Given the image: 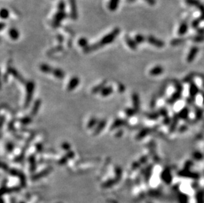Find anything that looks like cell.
I'll list each match as a JSON object with an SVG mask.
<instances>
[{"instance_id": "4fadbf2b", "label": "cell", "mask_w": 204, "mask_h": 203, "mask_svg": "<svg viewBox=\"0 0 204 203\" xmlns=\"http://www.w3.org/2000/svg\"><path fill=\"white\" fill-rule=\"evenodd\" d=\"M40 105H41V100L40 99L36 100L33 105V108H32V109H31V114L32 115V116H34L38 114V112L39 110V109H40Z\"/></svg>"}, {"instance_id": "ab89813d", "label": "cell", "mask_w": 204, "mask_h": 203, "mask_svg": "<svg viewBox=\"0 0 204 203\" xmlns=\"http://www.w3.org/2000/svg\"><path fill=\"white\" fill-rule=\"evenodd\" d=\"M157 114H149V115H147V117H149V119H155L157 118Z\"/></svg>"}, {"instance_id": "277c9868", "label": "cell", "mask_w": 204, "mask_h": 203, "mask_svg": "<svg viewBox=\"0 0 204 203\" xmlns=\"http://www.w3.org/2000/svg\"><path fill=\"white\" fill-rule=\"evenodd\" d=\"M70 6V17L73 20H77L78 18L77 6L76 0H69Z\"/></svg>"}, {"instance_id": "f1b7e54d", "label": "cell", "mask_w": 204, "mask_h": 203, "mask_svg": "<svg viewBox=\"0 0 204 203\" xmlns=\"http://www.w3.org/2000/svg\"><path fill=\"white\" fill-rule=\"evenodd\" d=\"M184 41H185V39H184V38L174 39V40L171 41V45L172 46H177V45L181 44H182Z\"/></svg>"}, {"instance_id": "ac0fdd59", "label": "cell", "mask_w": 204, "mask_h": 203, "mask_svg": "<svg viewBox=\"0 0 204 203\" xmlns=\"http://www.w3.org/2000/svg\"><path fill=\"white\" fill-rule=\"evenodd\" d=\"M163 72V69L161 66H156L154 68H153L151 71H150V75L152 76H157L161 75L162 73Z\"/></svg>"}, {"instance_id": "d590c367", "label": "cell", "mask_w": 204, "mask_h": 203, "mask_svg": "<svg viewBox=\"0 0 204 203\" xmlns=\"http://www.w3.org/2000/svg\"><path fill=\"white\" fill-rule=\"evenodd\" d=\"M192 40L194 42H201L204 41V35H199L198 36H194L192 38Z\"/></svg>"}, {"instance_id": "3957f363", "label": "cell", "mask_w": 204, "mask_h": 203, "mask_svg": "<svg viewBox=\"0 0 204 203\" xmlns=\"http://www.w3.org/2000/svg\"><path fill=\"white\" fill-rule=\"evenodd\" d=\"M68 15L65 11H58L54 15L52 19V26L54 28H57L60 25L61 21L67 17Z\"/></svg>"}, {"instance_id": "d6a6232c", "label": "cell", "mask_w": 204, "mask_h": 203, "mask_svg": "<svg viewBox=\"0 0 204 203\" xmlns=\"http://www.w3.org/2000/svg\"><path fill=\"white\" fill-rule=\"evenodd\" d=\"M146 40V38L141 35H137L135 36V41L136 42L137 44H141Z\"/></svg>"}, {"instance_id": "e575fe53", "label": "cell", "mask_w": 204, "mask_h": 203, "mask_svg": "<svg viewBox=\"0 0 204 203\" xmlns=\"http://www.w3.org/2000/svg\"><path fill=\"white\" fill-rule=\"evenodd\" d=\"M188 109L184 108L180 112L178 117H180V118H182V119H185L186 118V117L188 116Z\"/></svg>"}, {"instance_id": "2e32d148", "label": "cell", "mask_w": 204, "mask_h": 203, "mask_svg": "<svg viewBox=\"0 0 204 203\" xmlns=\"http://www.w3.org/2000/svg\"><path fill=\"white\" fill-rule=\"evenodd\" d=\"M132 100H133V104H134V109L136 111H138L139 109L140 106V101H139V98L138 94H137L136 93H134L132 95Z\"/></svg>"}, {"instance_id": "8d00e7d4", "label": "cell", "mask_w": 204, "mask_h": 203, "mask_svg": "<svg viewBox=\"0 0 204 203\" xmlns=\"http://www.w3.org/2000/svg\"><path fill=\"white\" fill-rule=\"evenodd\" d=\"M6 148L8 152H12L14 148V145L11 143H7L6 145Z\"/></svg>"}, {"instance_id": "d6986e66", "label": "cell", "mask_w": 204, "mask_h": 203, "mask_svg": "<svg viewBox=\"0 0 204 203\" xmlns=\"http://www.w3.org/2000/svg\"><path fill=\"white\" fill-rule=\"evenodd\" d=\"M188 26L187 23H186V22H183V23L180 24V27L178 28V35L180 36L185 35L186 32L188 30Z\"/></svg>"}, {"instance_id": "7a4b0ae2", "label": "cell", "mask_w": 204, "mask_h": 203, "mask_svg": "<svg viewBox=\"0 0 204 203\" xmlns=\"http://www.w3.org/2000/svg\"><path fill=\"white\" fill-rule=\"evenodd\" d=\"M34 82L33 81H29L26 85V98L25 102H24V107H28L29 105L31 104V102L32 99H33V94H34Z\"/></svg>"}, {"instance_id": "ffe728a7", "label": "cell", "mask_w": 204, "mask_h": 203, "mask_svg": "<svg viewBox=\"0 0 204 203\" xmlns=\"http://www.w3.org/2000/svg\"><path fill=\"white\" fill-rule=\"evenodd\" d=\"M53 75L54 77L60 79H62L65 77V73L60 69H54L52 71Z\"/></svg>"}, {"instance_id": "60d3db41", "label": "cell", "mask_w": 204, "mask_h": 203, "mask_svg": "<svg viewBox=\"0 0 204 203\" xmlns=\"http://www.w3.org/2000/svg\"><path fill=\"white\" fill-rule=\"evenodd\" d=\"M62 148L65 150H69L70 148V145L68 143H63L62 144Z\"/></svg>"}, {"instance_id": "52a82bcc", "label": "cell", "mask_w": 204, "mask_h": 203, "mask_svg": "<svg viewBox=\"0 0 204 203\" xmlns=\"http://www.w3.org/2000/svg\"><path fill=\"white\" fill-rule=\"evenodd\" d=\"M198 51H199V48L197 47V46H194V47L191 48V50L190 51V52H189L187 57V62L188 63H191L193 62L194 59L196 58V55H197Z\"/></svg>"}, {"instance_id": "f6af8a7d", "label": "cell", "mask_w": 204, "mask_h": 203, "mask_svg": "<svg viewBox=\"0 0 204 203\" xmlns=\"http://www.w3.org/2000/svg\"><path fill=\"white\" fill-rule=\"evenodd\" d=\"M124 87L122 85H120V86H119V91H120V92H122L124 91Z\"/></svg>"}, {"instance_id": "7dc6e473", "label": "cell", "mask_w": 204, "mask_h": 203, "mask_svg": "<svg viewBox=\"0 0 204 203\" xmlns=\"http://www.w3.org/2000/svg\"><path fill=\"white\" fill-rule=\"evenodd\" d=\"M203 104H204V95H203Z\"/></svg>"}, {"instance_id": "4dcf8cb0", "label": "cell", "mask_w": 204, "mask_h": 203, "mask_svg": "<svg viewBox=\"0 0 204 203\" xmlns=\"http://www.w3.org/2000/svg\"><path fill=\"white\" fill-rule=\"evenodd\" d=\"M31 121H32V118L29 116L24 117H23V118H21V120H20L21 123L23 124V125H28L30 123H31Z\"/></svg>"}, {"instance_id": "cb8c5ba5", "label": "cell", "mask_w": 204, "mask_h": 203, "mask_svg": "<svg viewBox=\"0 0 204 203\" xmlns=\"http://www.w3.org/2000/svg\"><path fill=\"white\" fill-rule=\"evenodd\" d=\"M149 132H150V129L149 128L142 129V130L139 132V133L136 136V139H137V140H140V139L143 138L144 136H146L147 134H149Z\"/></svg>"}, {"instance_id": "30bf717a", "label": "cell", "mask_w": 204, "mask_h": 203, "mask_svg": "<svg viewBox=\"0 0 204 203\" xmlns=\"http://www.w3.org/2000/svg\"><path fill=\"white\" fill-rule=\"evenodd\" d=\"M106 125H107V121L104 120V119H102V120L100 121L99 123H98L97 126L96 127V128L95 129L94 132H93L94 135H97V134H99L100 132L104 129Z\"/></svg>"}, {"instance_id": "1f68e13d", "label": "cell", "mask_w": 204, "mask_h": 203, "mask_svg": "<svg viewBox=\"0 0 204 203\" xmlns=\"http://www.w3.org/2000/svg\"><path fill=\"white\" fill-rule=\"evenodd\" d=\"M203 21H204V19L202 17H199L198 19H196V20H194L192 22V24H191V25H192V27L194 28H198V26H199V24H200L201 22Z\"/></svg>"}, {"instance_id": "603a6c76", "label": "cell", "mask_w": 204, "mask_h": 203, "mask_svg": "<svg viewBox=\"0 0 204 203\" xmlns=\"http://www.w3.org/2000/svg\"><path fill=\"white\" fill-rule=\"evenodd\" d=\"M40 69L42 71L45 73H52L53 69L50 65L47 64H41L40 66Z\"/></svg>"}, {"instance_id": "d4e9b609", "label": "cell", "mask_w": 204, "mask_h": 203, "mask_svg": "<svg viewBox=\"0 0 204 203\" xmlns=\"http://www.w3.org/2000/svg\"><path fill=\"white\" fill-rule=\"evenodd\" d=\"M198 92V89L193 83H191L190 87V94L191 97H194Z\"/></svg>"}, {"instance_id": "836d02e7", "label": "cell", "mask_w": 204, "mask_h": 203, "mask_svg": "<svg viewBox=\"0 0 204 203\" xmlns=\"http://www.w3.org/2000/svg\"><path fill=\"white\" fill-rule=\"evenodd\" d=\"M137 111L134 108H127L126 110H125V113H126V116L128 117H132L133 116H134Z\"/></svg>"}, {"instance_id": "74e56055", "label": "cell", "mask_w": 204, "mask_h": 203, "mask_svg": "<svg viewBox=\"0 0 204 203\" xmlns=\"http://www.w3.org/2000/svg\"><path fill=\"white\" fill-rule=\"evenodd\" d=\"M62 49H63L62 46H57V47H56L54 49H52V50H50V53H53V52H58V51H60V50H62Z\"/></svg>"}, {"instance_id": "44dd1931", "label": "cell", "mask_w": 204, "mask_h": 203, "mask_svg": "<svg viewBox=\"0 0 204 203\" xmlns=\"http://www.w3.org/2000/svg\"><path fill=\"white\" fill-rule=\"evenodd\" d=\"M113 92V89L112 87H106L103 89L100 93L102 96L106 97L109 96L110 94H111Z\"/></svg>"}, {"instance_id": "ba28073f", "label": "cell", "mask_w": 204, "mask_h": 203, "mask_svg": "<svg viewBox=\"0 0 204 203\" xmlns=\"http://www.w3.org/2000/svg\"><path fill=\"white\" fill-rule=\"evenodd\" d=\"M127 124V122L126 120H124V119H116V120L114 121V123H112L111 127H110V129H111V130H114V129L120 127L122 126L126 125Z\"/></svg>"}, {"instance_id": "ee69618b", "label": "cell", "mask_w": 204, "mask_h": 203, "mask_svg": "<svg viewBox=\"0 0 204 203\" xmlns=\"http://www.w3.org/2000/svg\"><path fill=\"white\" fill-rule=\"evenodd\" d=\"M6 26V24H5L4 23H3V22H1V23H0V28H1V30H3Z\"/></svg>"}, {"instance_id": "7402d4cb", "label": "cell", "mask_w": 204, "mask_h": 203, "mask_svg": "<svg viewBox=\"0 0 204 203\" xmlns=\"http://www.w3.org/2000/svg\"><path fill=\"white\" fill-rule=\"evenodd\" d=\"M107 84V81H103L102 83H100L98 86L95 87L92 89V93L93 94H97V93L101 92V90L104 89V86Z\"/></svg>"}, {"instance_id": "5bb4252c", "label": "cell", "mask_w": 204, "mask_h": 203, "mask_svg": "<svg viewBox=\"0 0 204 203\" xmlns=\"http://www.w3.org/2000/svg\"><path fill=\"white\" fill-rule=\"evenodd\" d=\"M120 0H110L109 3V9L110 11H115L118 8Z\"/></svg>"}, {"instance_id": "5b68a950", "label": "cell", "mask_w": 204, "mask_h": 203, "mask_svg": "<svg viewBox=\"0 0 204 203\" xmlns=\"http://www.w3.org/2000/svg\"><path fill=\"white\" fill-rule=\"evenodd\" d=\"M186 3L190 5L191 6H194L201 11V16L204 19V6L200 3V1L199 0H185Z\"/></svg>"}, {"instance_id": "8992f818", "label": "cell", "mask_w": 204, "mask_h": 203, "mask_svg": "<svg viewBox=\"0 0 204 203\" xmlns=\"http://www.w3.org/2000/svg\"><path fill=\"white\" fill-rule=\"evenodd\" d=\"M146 39L149 44H151V45L155 46V47L162 48L164 46V43L163 41L161 40H159V39H157L155 37H154L153 36L150 35L149 36H147V38Z\"/></svg>"}, {"instance_id": "7bdbcfd3", "label": "cell", "mask_w": 204, "mask_h": 203, "mask_svg": "<svg viewBox=\"0 0 204 203\" xmlns=\"http://www.w3.org/2000/svg\"><path fill=\"white\" fill-rule=\"evenodd\" d=\"M122 133H123V131L120 130L119 131L117 132V133L116 134V136H117V137H120V136H121L122 135Z\"/></svg>"}, {"instance_id": "484cf974", "label": "cell", "mask_w": 204, "mask_h": 203, "mask_svg": "<svg viewBox=\"0 0 204 203\" xmlns=\"http://www.w3.org/2000/svg\"><path fill=\"white\" fill-rule=\"evenodd\" d=\"M9 11L6 8H2L1 9V12H0V16L2 19H7L9 18Z\"/></svg>"}, {"instance_id": "bcb514c9", "label": "cell", "mask_w": 204, "mask_h": 203, "mask_svg": "<svg viewBox=\"0 0 204 203\" xmlns=\"http://www.w3.org/2000/svg\"><path fill=\"white\" fill-rule=\"evenodd\" d=\"M128 1H129L130 2H134V1H136V0H128Z\"/></svg>"}, {"instance_id": "f35d334b", "label": "cell", "mask_w": 204, "mask_h": 203, "mask_svg": "<svg viewBox=\"0 0 204 203\" xmlns=\"http://www.w3.org/2000/svg\"><path fill=\"white\" fill-rule=\"evenodd\" d=\"M146 3H148L150 6H155L156 4V0H144Z\"/></svg>"}, {"instance_id": "4316f807", "label": "cell", "mask_w": 204, "mask_h": 203, "mask_svg": "<svg viewBox=\"0 0 204 203\" xmlns=\"http://www.w3.org/2000/svg\"><path fill=\"white\" fill-rule=\"evenodd\" d=\"M78 45L81 46L82 48H86L88 46V40L87 38H81L79 40H78Z\"/></svg>"}, {"instance_id": "9c48e42d", "label": "cell", "mask_w": 204, "mask_h": 203, "mask_svg": "<svg viewBox=\"0 0 204 203\" xmlns=\"http://www.w3.org/2000/svg\"><path fill=\"white\" fill-rule=\"evenodd\" d=\"M79 79L77 77H73L72 79L70 80V82H69L68 86V90L69 91H72L73 89H75L76 87L78 86L79 83Z\"/></svg>"}, {"instance_id": "e0dca14e", "label": "cell", "mask_w": 204, "mask_h": 203, "mask_svg": "<svg viewBox=\"0 0 204 203\" xmlns=\"http://www.w3.org/2000/svg\"><path fill=\"white\" fill-rule=\"evenodd\" d=\"M9 73H11L12 75H13V77L15 78H16V79L19 80V81H20L21 82L23 83L24 82V79H23V77H22V76L19 74V72L17 71V70H15V69H13V68H10L9 69Z\"/></svg>"}, {"instance_id": "8fae6325", "label": "cell", "mask_w": 204, "mask_h": 203, "mask_svg": "<svg viewBox=\"0 0 204 203\" xmlns=\"http://www.w3.org/2000/svg\"><path fill=\"white\" fill-rule=\"evenodd\" d=\"M100 48H101V46L100 45L99 42H97V43H95V44H93L89 45V46H88L87 47L85 48L83 51H84L85 53H89V52H93V51L99 50Z\"/></svg>"}, {"instance_id": "7c38bea8", "label": "cell", "mask_w": 204, "mask_h": 203, "mask_svg": "<svg viewBox=\"0 0 204 203\" xmlns=\"http://www.w3.org/2000/svg\"><path fill=\"white\" fill-rule=\"evenodd\" d=\"M8 34L9 37L13 40H17V39L19 38V36H20L19 30L15 28H11L9 29L8 31Z\"/></svg>"}, {"instance_id": "83f0119b", "label": "cell", "mask_w": 204, "mask_h": 203, "mask_svg": "<svg viewBox=\"0 0 204 203\" xmlns=\"http://www.w3.org/2000/svg\"><path fill=\"white\" fill-rule=\"evenodd\" d=\"M65 7H66L65 2L63 1V0H61V1H60V2L58 3V6H57L58 11H65Z\"/></svg>"}, {"instance_id": "b9f144b4", "label": "cell", "mask_w": 204, "mask_h": 203, "mask_svg": "<svg viewBox=\"0 0 204 203\" xmlns=\"http://www.w3.org/2000/svg\"><path fill=\"white\" fill-rule=\"evenodd\" d=\"M198 33L199 35H204V28H200L198 30Z\"/></svg>"}, {"instance_id": "f546056e", "label": "cell", "mask_w": 204, "mask_h": 203, "mask_svg": "<svg viewBox=\"0 0 204 203\" xmlns=\"http://www.w3.org/2000/svg\"><path fill=\"white\" fill-rule=\"evenodd\" d=\"M97 119L95 118V117H93L90 119V121H88V123L87 125V127L88 129H91L93 127H94L95 125L97 123Z\"/></svg>"}, {"instance_id": "9a60e30c", "label": "cell", "mask_w": 204, "mask_h": 203, "mask_svg": "<svg viewBox=\"0 0 204 203\" xmlns=\"http://www.w3.org/2000/svg\"><path fill=\"white\" fill-rule=\"evenodd\" d=\"M125 40H126L127 46L132 49V50H136L137 49V43L136 42L132 40V39L129 36H126L125 37Z\"/></svg>"}, {"instance_id": "6da1fadb", "label": "cell", "mask_w": 204, "mask_h": 203, "mask_svg": "<svg viewBox=\"0 0 204 203\" xmlns=\"http://www.w3.org/2000/svg\"><path fill=\"white\" fill-rule=\"evenodd\" d=\"M120 33V29L118 27L115 28L113 29L112 32H110V33L108 34V35H105L104 37H102L101 40L99 42V43L100 44V45L101 46V47H102V46H104L105 45L109 44L112 43V42H114L115 38L119 35Z\"/></svg>"}]
</instances>
